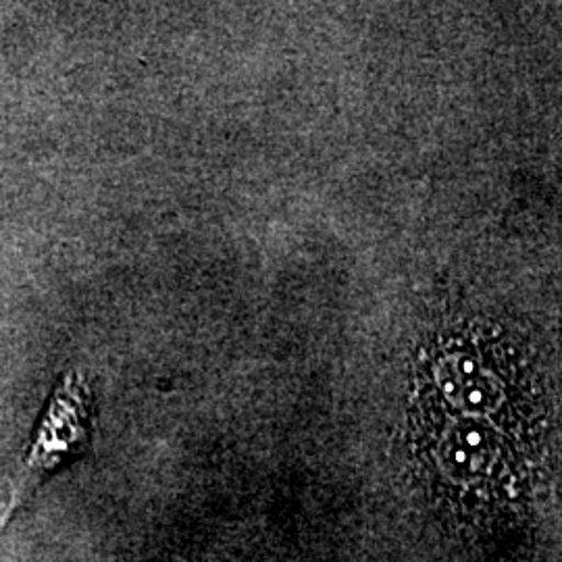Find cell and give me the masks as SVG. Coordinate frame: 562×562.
Segmentation results:
<instances>
[{
    "mask_svg": "<svg viewBox=\"0 0 562 562\" xmlns=\"http://www.w3.org/2000/svg\"><path fill=\"white\" fill-rule=\"evenodd\" d=\"M90 387L80 373L71 371L53 390L34 438L9 480L7 503L0 508V536L38 485L60 464L80 454L90 436Z\"/></svg>",
    "mask_w": 562,
    "mask_h": 562,
    "instance_id": "cell-1",
    "label": "cell"
}]
</instances>
